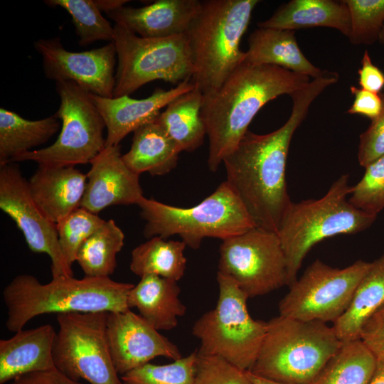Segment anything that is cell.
I'll return each instance as SVG.
<instances>
[{
	"label": "cell",
	"instance_id": "ac0fdd59",
	"mask_svg": "<svg viewBox=\"0 0 384 384\" xmlns=\"http://www.w3.org/2000/svg\"><path fill=\"white\" fill-rule=\"evenodd\" d=\"M194 88L191 80H186L169 90L156 88L144 99H134L129 95L103 97L89 92L105 124V147L119 145L128 134L155 121L161 110L172 100Z\"/></svg>",
	"mask_w": 384,
	"mask_h": 384
},
{
	"label": "cell",
	"instance_id": "bcb514c9",
	"mask_svg": "<svg viewBox=\"0 0 384 384\" xmlns=\"http://www.w3.org/2000/svg\"><path fill=\"white\" fill-rule=\"evenodd\" d=\"M378 42L380 43V44L383 46V49H384V26L380 32V36H379V38H378Z\"/></svg>",
	"mask_w": 384,
	"mask_h": 384
},
{
	"label": "cell",
	"instance_id": "4316f807",
	"mask_svg": "<svg viewBox=\"0 0 384 384\" xmlns=\"http://www.w3.org/2000/svg\"><path fill=\"white\" fill-rule=\"evenodd\" d=\"M203 95L195 87L172 100L156 119L181 151H194L203 144Z\"/></svg>",
	"mask_w": 384,
	"mask_h": 384
},
{
	"label": "cell",
	"instance_id": "8d00e7d4",
	"mask_svg": "<svg viewBox=\"0 0 384 384\" xmlns=\"http://www.w3.org/2000/svg\"><path fill=\"white\" fill-rule=\"evenodd\" d=\"M193 384H253L248 371L226 360L198 353Z\"/></svg>",
	"mask_w": 384,
	"mask_h": 384
},
{
	"label": "cell",
	"instance_id": "7bdbcfd3",
	"mask_svg": "<svg viewBox=\"0 0 384 384\" xmlns=\"http://www.w3.org/2000/svg\"><path fill=\"white\" fill-rule=\"evenodd\" d=\"M95 4L101 11L107 14L120 6H124L127 0H95Z\"/></svg>",
	"mask_w": 384,
	"mask_h": 384
},
{
	"label": "cell",
	"instance_id": "44dd1931",
	"mask_svg": "<svg viewBox=\"0 0 384 384\" xmlns=\"http://www.w3.org/2000/svg\"><path fill=\"white\" fill-rule=\"evenodd\" d=\"M56 331L49 324L21 329L0 340V384L32 373L55 368L53 349Z\"/></svg>",
	"mask_w": 384,
	"mask_h": 384
},
{
	"label": "cell",
	"instance_id": "f1b7e54d",
	"mask_svg": "<svg viewBox=\"0 0 384 384\" xmlns=\"http://www.w3.org/2000/svg\"><path fill=\"white\" fill-rule=\"evenodd\" d=\"M186 247L182 240L153 237L132 250L130 270L139 277L154 274L178 282L186 267Z\"/></svg>",
	"mask_w": 384,
	"mask_h": 384
},
{
	"label": "cell",
	"instance_id": "e575fe53",
	"mask_svg": "<svg viewBox=\"0 0 384 384\" xmlns=\"http://www.w3.org/2000/svg\"><path fill=\"white\" fill-rule=\"evenodd\" d=\"M351 18L348 36L353 45H371L384 26V0H345Z\"/></svg>",
	"mask_w": 384,
	"mask_h": 384
},
{
	"label": "cell",
	"instance_id": "7c38bea8",
	"mask_svg": "<svg viewBox=\"0 0 384 384\" xmlns=\"http://www.w3.org/2000/svg\"><path fill=\"white\" fill-rule=\"evenodd\" d=\"M371 262L358 260L344 268L316 260L289 286L279 303V315L334 323L348 309L355 290Z\"/></svg>",
	"mask_w": 384,
	"mask_h": 384
},
{
	"label": "cell",
	"instance_id": "d590c367",
	"mask_svg": "<svg viewBox=\"0 0 384 384\" xmlns=\"http://www.w3.org/2000/svg\"><path fill=\"white\" fill-rule=\"evenodd\" d=\"M364 168L363 177L352 186L348 201L356 208L377 215L384 208V156Z\"/></svg>",
	"mask_w": 384,
	"mask_h": 384
},
{
	"label": "cell",
	"instance_id": "74e56055",
	"mask_svg": "<svg viewBox=\"0 0 384 384\" xmlns=\"http://www.w3.org/2000/svg\"><path fill=\"white\" fill-rule=\"evenodd\" d=\"M383 107L380 114L360 135L358 160L363 168L374 160L384 156V92H380Z\"/></svg>",
	"mask_w": 384,
	"mask_h": 384
},
{
	"label": "cell",
	"instance_id": "9a60e30c",
	"mask_svg": "<svg viewBox=\"0 0 384 384\" xmlns=\"http://www.w3.org/2000/svg\"><path fill=\"white\" fill-rule=\"evenodd\" d=\"M34 48L42 58L47 78L72 81L90 93L113 97L117 60L113 42L90 50L72 52L56 37L39 39L34 42Z\"/></svg>",
	"mask_w": 384,
	"mask_h": 384
},
{
	"label": "cell",
	"instance_id": "30bf717a",
	"mask_svg": "<svg viewBox=\"0 0 384 384\" xmlns=\"http://www.w3.org/2000/svg\"><path fill=\"white\" fill-rule=\"evenodd\" d=\"M55 85L60 105L55 114L61 121L57 139L48 146L20 154L11 162L75 166L90 163L105 148V124L89 92L72 81H57Z\"/></svg>",
	"mask_w": 384,
	"mask_h": 384
},
{
	"label": "cell",
	"instance_id": "277c9868",
	"mask_svg": "<svg viewBox=\"0 0 384 384\" xmlns=\"http://www.w3.org/2000/svg\"><path fill=\"white\" fill-rule=\"evenodd\" d=\"M258 0H204L186 33L194 72L191 82L203 96L216 91L244 62L240 44Z\"/></svg>",
	"mask_w": 384,
	"mask_h": 384
},
{
	"label": "cell",
	"instance_id": "836d02e7",
	"mask_svg": "<svg viewBox=\"0 0 384 384\" xmlns=\"http://www.w3.org/2000/svg\"><path fill=\"white\" fill-rule=\"evenodd\" d=\"M105 221L98 215L80 207L56 224L59 245L70 267L75 262L82 243Z\"/></svg>",
	"mask_w": 384,
	"mask_h": 384
},
{
	"label": "cell",
	"instance_id": "5b68a950",
	"mask_svg": "<svg viewBox=\"0 0 384 384\" xmlns=\"http://www.w3.org/2000/svg\"><path fill=\"white\" fill-rule=\"evenodd\" d=\"M342 342L332 326L279 315L267 329L252 373L284 384H311Z\"/></svg>",
	"mask_w": 384,
	"mask_h": 384
},
{
	"label": "cell",
	"instance_id": "8fae6325",
	"mask_svg": "<svg viewBox=\"0 0 384 384\" xmlns=\"http://www.w3.org/2000/svg\"><path fill=\"white\" fill-rule=\"evenodd\" d=\"M108 313L57 314L53 344L55 368L69 378L90 384H122L114 366L107 334Z\"/></svg>",
	"mask_w": 384,
	"mask_h": 384
},
{
	"label": "cell",
	"instance_id": "ee69618b",
	"mask_svg": "<svg viewBox=\"0 0 384 384\" xmlns=\"http://www.w3.org/2000/svg\"><path fill=\"white\" fill-rule=\"evenodd\" d=\"M369 384H384V358L377 359V363Z\"/></svg>",
	"mask_w": 384,
	"mask_h": 384
},
{
	"label": "cell",
	"instance_id": "b9f144b4",
	"mask_svg": "<svg viewBox=\"0 0 384 384\" xmlns=\"http://www.w3.org/2000/svg\"><path fill=\"white\" fill-rule=\"evenodd\" d=\"M6 384H83L54 368L19 376Z\"/></svg>",
	"mask_w": 384,
	"mask_h": 384
},
{
	"label": "cell",
	"instance_id": "ffe728a7",
	"mask_svg": "<svg viewBox=\"0 0 384 384\" xmlns=\"http://www.w3.org/2000/svg\"><path fill=\"white\" fill-rule=\"evenodd\" d=\"M86 183L87 175L71 166L38 165L28 181L35 203L55 224L80 207Z\"/></svg>",
	"mask_w": 384,
	"mask_h": 384
},
{
	"label": "cell",
	"instance_id": "cb8c5ba5",
	"mask_svg": "<svg viewBox=\"0 0 384 384\" xmlns=\"http://www.w3.org/2000/svg\"><path fill=\"white\" fill-rule=\"evenodd\" d=\"M181 292L177 282L157 275L148 274L130 290L127 304L158 331H169L178 324V317L186 308L178 298Z\"/></svg>",
	"mask_w": 384,
	"mask_h": 384
},
{
	"label": "cell",
	"instance_id": "52a82bcc",
	"mask_svg": "<svg viewBox=\"0 0 384 384\" xmlns=\"http://www.w3.org/2000/svg\"><path fill=\"white\" fill-rule=\"evenodd\" d=\"M137 206L146 220V238L178 235L193 249L206 238L222 240L256 227L236 193L225 181L210 195L191 208L167 205L144 196Z\"/></svg>",
	"mask_w": 384,
	"mask_h": 384
},
{
	"label": "cell",
	"instance_id": "f546056e",
	"mask_svg": "<svg viewBox=\"0 0 384 384\" xmlns=\"http://www.w3.org/2000/svg\"><path fill=\"white\" fill-rule=\"evenodd\" d=\"M376 363L361 339L342 342L311 384H369Z\"/></svg>",
	"mask_w": 384,
	"mask_h": 384
},
{
	"label": "cell",
	"instance_id": "d4e9b609",
	"mask_svg": "<svg viewBox=\"0 0 384 384\" xmlns=\"http://www.w3.org/2000/svg\"><path fill=\"white\" fill-rule=\"evenodd\" d=\"M181 150L155 120L135 132L130 149L122 155L126 165L140 176L147 172L163 176L177 165Z\"/></svg>",
	"mask_w": 384,
	"mask_h": 384
},
{
	"label": "cell",
	"instance_id": "8992f818",
	"mask_svg": "<svg viewBox=\"0 0 384 384\" xmlns=\"http://www.w3.org/2000/svg\"><path fill=\"white\" fill-rule=\"evenodd\" d=\"M351 188L348 175L343 174L321 198L291 203L277 232L286 257L289 287L297 279L304 257L316 244L336 235L364 231L375 221L377 215L349 203Z\"/></svg>",
	"mask_w": 384,
	"mask_h": 384
},
{
	"label": "cell",
	"instance_id": "3957f363",
	"mask_svg": "<svg viewBox=\"0 0 384 384\" xmlns=\"http://www.w3.org/2000/svg\"><path fill=\"white\" fill-rule=\"evenodd\" d=\"M134 284L110 277L60 276L42 284L34 276L19 274L4 287L6 327L21 330L36 316L46 314L126 311L127 299Z\"/></svg>",
	"mask_w": 384,
	"mask_h": 384
},
{
	"label": "cell",
	"instance_id": "5bb4252c",
	"mask_svg": "<svg viewBox=\"0 0 384 384\" xmlns=\"http://www.w3.org/2000/svg\"><path fill=\"white\" fill-rule=\"evenodd\" d=\"M0 208L22 232L29 249L45 253L51 260L53 277H73L58 241L56 224L50 221L33 199L18 164L0 166Z\"/></svg>",
	"mask_w": 384,
	"mask_h": 384
},
{
	"label": "cell",
	"instance_id": "e0dca14e",
	"mask_svg": "<svg viewBox=\"0 0 384 384\" xmlns=\"http://www.w3.org/2000/svg\"><path fill=\"white\" fill-rule=\"evenodd\" d=\"M90 164L81 208L97 215L110 206L137 205L144 197L139 175L126 165L119 145L105 147Z\"/></svg>",
	"mask_w": 384,
	"mask_h": 384
},
{
	"label": "cell",
	"instance_id": "60d3db41",
	"mask_svg": "<svg viewBox=\"0 0 384 384\" xmlns=\"http://www.w3.org/2000/svg\"><path fill=\"white\" fill-rule=\"evenodd\" d=\"M358 74L361 88L378 94L381 92L384 87V73L373 63L368 50L363 53Z\"/></svg>",
	"mask_w": 384,
	"mask_h": 384
},
{
	"label": "cell",
	"instance_id": "4dcf8cb0",
	"mask_svg": "<svg viewBox=\"0 0 384 384\" xmlns=\"http://www.w3.org/2000/svg\"><path fill=\"white\" fill-rule=\"evenodd\" d=\"M124 241V234L114 220H105L80 246L75 262L85 276L110 277L117 267V255Z\"/></svg>",
	"mask_w": 384,
	"mask_h": 384
},
{
	"label": "cell",
	"instance_id": "4fadbf2b",
	"mask_svg": "<svg viewBox=\"0 0 384 384\" xmlns=\"http://www.w3.org/2000/svg\"><path fill=\"white\" fill-rule=\"evenodd\" d=\"M218 272L230 277L248 298L289 286L286 257L277 233L255 227L223 240Z\"/></svg>",
	"mask_w": 384,
	"mask_h": 384
},
{
	"label": "cell",
	"instance_id": "1f68e13d",
	"mask_svg": "<svg viewBox=\"0 0 384 384\" xmlns=\"http://www.w3.org/2000/svg\"><path fill=\"white\" fill-rule=\"evenodd\" d=\"M48 5L59 6L71 16L78 43L86 46L97 41L113 42L114 26L102 15L95 0H49Z\"/></svg>",
	"mask_w": 384,
	"mask_h": 384
},
{
	"label": "cell",
	"instance_id": "ab89813d",
	"mask_svg": "<svg viewBox=\"0 0 384 384\" xmlns=\"http://www.w3.org/2000/svg\"><path fill=\"white\" fill-rule=\"evenodd\" d=\"M350 90L354 96V100L347 113L361 114L370 120L380 114L383 107L380 93L372 92L355 86H351Z\"/></svg>",
	"mask_w": 384,
	"mask_h": 384
},
{
	"label": "cell",
	"instance_id": "2e32d148",
	"mask_svg": "<svg viewBox=\"0 0 384 384\" xmlns=\"http://www.w3.org/2000/svg\"><path fill=\"white\" fill-rule=\"evenodd\" d=\"M107 334L112 359L120 375L156 357L174 361L183 357L176 345L130 309L108 313Z\"/></svg>",
	"mask_w": 384,
	"mask_h": 384
},
{
	"label": "cell",
	"instance_id": "6da1fadb",
	"mask_svg": "<svg viewBox=\"0 0 384 384\" xmlns=\"http://www.w3.org/2000/svg\"><path fill=\"white\" fill-rule=\"evenodd\" d=\"M336 72L325 70L294 92L292 109L286 122L265 134L248 130L223 160L226 180L256 227L278 232L292 201L286 181V164L292 137L306 118L312 102L338 82Z\"/></svg>",
	"mask_w": 384,
	"mask_h": 384
},
{
	"label": "cell",
	"instance_id": "83f0119b",
	"mask_svg": "<svg viewBox=\"0 0 384 384\" xmlns=\"http://www.w3.org/2000/svg\"><path fill=\"white\" fill-rule=\"evenodd\" d=\"M58 119L53 114L38 120H28L1 107L0 166L48 142L60 127Z\"/></svg>",
	"mask_w": 384,
	"mask_h": 384
},
{
	"label": "cell",
	"instance_id": "7a4b0ae2",
	"mask_svg": "<svg viewBox=\"0 0 384 384\" xmlns=\"http://www.w3.org/2000/svg\"><path fill=\"white\" fill-rule=\"evenodd\" d=\"M309 78L277 65L244 61L216 91L203 96L201 116L209 141V170L218 169L265 104L282 95L291 96Z\"/></svg>",
	"mask_w": 384,
	"mask_h": 384
},
{
	"label": "cell",
	"instance_id": "d6a6232c",
	"mask_svg": "<svg viewBox=\"0 0 384 384\" xmlns=\"http://www.w3.org/2000/svg\"><path fill=\"white\" fill-rule=\"evenodd\" d=\"M197 351L165 365L146 363L121 375L122 384H193Z\"/></svg>",
	"mask_w": 384,
	"mask_h": 384
},
{
	"label": "cell",
	"instance_id": "f6af8a7d",
	"mask_svg": "<svg viewBox=\"0 0 384 384\" xmlns=\"http://www.w3.org/2000/svg\"><path fill=\"white\" fill-rule=\"evenodd\" d=\"M248 375L253 384H284L256 375L250 371Z\"/></svg>",
	"mask_w": 384,
	"mask_h": 384
},
{
	"label": "cell",
	"instance_id": "484cf974",
	"mask_svg": "<svg viewBox=\"0 0 384 384\" xmlns=\"http://www.w3.org/2000/svg\"><path fill=\"white\" fill-rule=\"evenodd\" d=\"M384 304V251L371 262L361 279L346 311L334 323L333 329L341 342L360 339L362 328Z\"/></svg>",
	"mask_w": 384,
	"mask_h": 384
},
{
	"label": "cell",
	"instance_id": "9c48e42d",
	"mask_svg": "<svg viewBox=\"0 0 384 384\" xmlns=\"http://www.w3.org/2000/svg\"><path fill=\"white\" fill-rule=\"evenodd\" d=\"M114 30L117 67L113 97L129 96L156 80L176 85L191 80L194 68L186 33L149 38L118 23Z\"/></svg>",
	"mask_w": 384,
	"mask_h": 384
},
{
	"label": "cell",
	"instance_id": "7402d4cb",
	"mask_svg": "<svg viewBox=\"0 0 384 384\" xmlns=\"http://www.w3.org/2000/svg\"><path fill=\"white\" fill-rule=\"evenodd\" d=\"M257 26L294 31L327 27L348 37L351 18L345 0H292L282 4L270 18L259 22Z\"/></svg>",
	"mask_w": 384,
	"mask_h": 384
},
{
	"label": "cell",
	"instance_id": "d6986e66",
	"mask_svg": "<svg viewBox=\"0 0 384 384\" xmlns=\"http://www.w3.org/2000/svg\"><path fill=\"white\" fill-rule=\"evenodd\" d=\"M200 7L199 0H157L142 7L122 6L107 15L141 37L161 38L186 33Z\"/></svg>",
	"mask_w": 384,
	"mask_h": 384
},
{
	"label": "cell",
	"instance_id": "603a6c76",
	"mask_svg": "<svg viewBox=\"0 0 384 384\" xmlns=\"http://www.w3.org/2000/svg\"><path fill=\"white\" fill-rule=\"evenodd\" d=\"M245 62L252 65H273L312 77L325 70L312 64L299 48L295 31L270 28L254 30L247 39Z\"/></svg>",
	"mask_w": 384,
	"mask_h": 384
},
{
	"label": "cell",
	"instance_id": "ba28073f",
	"mask_svg": "<svg viewBox=\"0 0 384 384\" xmlns=\"http://www.w3.org/2000/svg\"><path fill=\"white\" fill-rule=\"evenodd\" d=\"M218 299L215 307L193 324L192 334L200 341L198 353L220 357L250 371L263 340L267 322L255 320L247 307L248 297L228 275L217 273Z\"/></svg>",
	"mask_w": 384,
	"mask_h": 384
},
{
	"label": "cell",
	"instance_id": "f35d334b",
	"mask_svg": "<svg viewBox=\"0 0 384 384\" xmlns=\"http://www.w3.org/2000/svg\"><path fill=\"white\" fill-rule=\"evenodd\" d=\"M360 339L377 359L384 358V304L365 324Z\"/></svg>",
	"mask_w": 384,
	"mask_h": 384
}]
</instances>
